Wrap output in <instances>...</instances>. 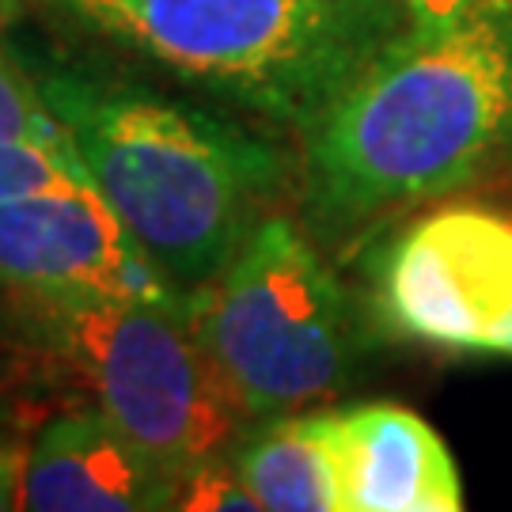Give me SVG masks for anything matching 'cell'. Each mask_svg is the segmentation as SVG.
<instances>
[{"label": "cell", "instance_id": "5b68a950", "mask_svg": "<svg viewBox=\"0 0 512 512\" xmlns=\"http://www.w3.org/2000/svg\"><path fill=\"white\" fill-rule=\"evenodd\" d=\"M57 368L137 448L186 475L236 433L239 406L186 319L183 300L31 296Z\"/></svg>", "mask_w": 512, "mask_h": 512}, {"label": "cell", "instance_id": "7a4b0ae2", "mask_svg": "<svg viewBox=\"0 0 512 512\" xmlns=\"http://www.w3.org/2000/svg\"><path fill=\"white\" fill-rule=\"evenodd\" d=\"M42 95L92 190L175 293H198L224 274L281 179L274 148L137 84L57 76Z\"/></svg>", "mask_w": 512, "mask_h": 512}, {"label": "cell", "instance_id": "277c9868", "mask_svg": "<svg viewBox=\"0 0 512 512\" xmlns=\"http://www.w3.org/2000/svg\"><path fill=\"white\" fill-rule=\"evenodd\" d=\"M183 308L243 418L300 414L346 384V293L289 217H262L224 274L186 293Z\"/></svg>", "mask_w": 512, "mask_h": 512}, {"label": "cell", "instance_id": "ba28073f", "mask_svg": "<svg viewBox=\"0 0 512 512\" xmlns=\"http://www.w3.org/2000/svg\"><path fill=\"white\" fill-rule=\"evenodd\" d=\"M183 475L152 459L99 410L50 418L27 448L23 509L160 512L179 505Z\"/></svg>", "mask_w": 512, "mask_h": 512}, {"label": "cell", "instance_id": "9a60e30c", "mask_svg": "<svg viewBox=\"0 0 512 512\" xmlns=\"http://www.w3.org/2000/svg\"><path fill=\"white\" fill-rule=\"evenodd\" d=\"M399 4L406 8L410 23H444V19L475 8L478 0H399Z\"/></svg>", "mask_w": 512, "mask_h": 512}, {"label": "cell", "instance_id": "7c38bea8", "mask_svg": "<svg viewBox=\"0 0 512 512\" xmlns=\"http://www.w3.org/2000/svg\"><path fill=\"white\" fill-rule=\"evenodd\" d=\"M65 186H92L84 164L54 156L38 145L0 137V202L42 194V190H65Z\"/></svg>", "mask_w": 512, "mask_h": 512}, {"label": "cell", "instance_id": "8992f818", "mask_svg": "<svg viewBox=\"0 0 512 512\" xmlns=\"http://www.w3.org/2000/svg\"><path fill=\"white\" fill-rule=\"evenodd\" d=\"M376 315L414 346L509 357L512 217L467 202L414 217L376 258Z\"/></svg>", "mask_w": 512, "mask_h": 512}, {"label": "cell", "instance_id": "6da1fadb", "mask_svg": "<svg viewBox=\"0 0 512 512\" xmlns=\"http://www.w3.org/2000/svg\"><path fill=\"white\" fill-rule=\"evenodd\" d=\"M512 145V0L410 23L304 129V213L349 243L475 183Z\"/></svg>", "mask_w": 512, "mask_h": 512}, {"label": "cell", "instance_id": "9c48e42d", "mask_svg": "<svg viewBox=\"0 0 512 512\" xmlns=\"http://www.w3.org/2000/svg\"><path fill=\"white\" fill-rule=\"evenodd\" d=\"M346 512H459L463 482L448 444L399 403L334 414Z\"/></svg>", "mask_w": 512, "mask_h": 512}, {"label": "cell", "instance_id": "52a82bcc", "mask_svg": "<svg viewBox=\"0 0 512 512\" xmlns=\"http://www.w3.org/2000/svg\"><path fill=\"white\" fill-rule=\"evenodd\" d=\"M0 285L27 296L183 300L92 186L0 202Z\"/></svg>", "mask_w": 512, "mask_h": 512}, {"label": "cell", "instance_id": "30bf717a", "mask_svg": "<svg viewBox=\"0 0 512 512\" xmlns=\"http://www.w3.org/2000/svg\"><path fill=\"white\" fill-rule=\"evenodd\" d=\"M236 467L270 512H346L334 414H281L239 448Z\"/></svg>", "mask_w": 512, "mask_h": 512}, {"label": "cell", "instance_id": "3957f363", "mask_svg": "<svg viewBox=\"0 0 512 512\" xmlns=\"http://www.w3.org/2000/svg\"><path fill=\"white\" fill-rule=\"evenodd\" d=\"M54 4L118 50L300 133L410 27L399 0Z\"/></svg>", "mask_w": 512, "mask_h": 512}, {"label": "cell", "instance_id": "5bb4252c", "mask_svg": "<svg viewBox=\"0 0 512 512\" xmlns=\"http://www.w3.org/2000/svg\"><path fill=\"white\" fill-rule=\"evenodd\" d=\"M23 467H27V448L0 437V512L23 509Z\"/></svg>", "mask_w": 512, "mask_h": 512}, {"label": "cell", "instance_id": "2e32d148", "mask_svg": "<svg viewBox=\"0 0 512 512\" xmlns=\"http://www.w3.org/2000/svg\"><path fill=\"white\" fill-rule=\"evenodd\" d=\"M509 357H512V346H509Z\"/></svg>", "mask_w": 512, "mask_h": 512}, {"label": "cell", "instance_id": "8fae6325", "mask_svg": "<svg viewBox=\"0 0 512 512\" xmlns=\"http://www.w3.org/2000/svg\"><path fill=\"white\" fill-rule=\"evenodd\" d=\"M0 137L4 141H23V145H38L54 156L76 160L73 137L65 122L57 118V110L46 103L42 88H35L27 76L19 73V65L0 46Z\"/></svg>", "mask_w": 512, "mask_h": 512}, {"label": "cell", "instance_id": "4fadbf2b", "mask_svg": "<svg viewBox=\"0 0 512 512\" xmlns=\"http://www.w3.org/2000/svg\"><path fill=\"white\" fill-rule=\"evenodd\" d=\"M183 512H262L258 497L239 475L236 459H220L217 452L194 463L179 482V505Z\"/></svg>", "mask_w": 512, "mask_h": 512}]
</instances>
